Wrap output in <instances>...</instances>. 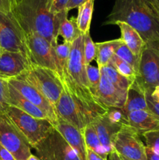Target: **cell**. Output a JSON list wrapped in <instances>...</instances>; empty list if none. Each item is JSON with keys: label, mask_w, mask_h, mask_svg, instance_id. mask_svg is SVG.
Masks as SVG:
<instances>
[{"label": "cell", "mask_w": 159, "mask_h": 160, "mask_svg": "<svg viewBox=\"0 0 159 160\" xmlns=\"http://www.w3.org/2000/svg\"><path fill=\"white\" fill-rule=\"evenodd\" d=\"M83 53H84V59L85 65L87 66L90 64V62L96 59L97 48L96 44L92 40L90 35V33L84 34V48H83Z\"/></svg>", "instance_id": "cell-30"}, {"label": "cell", "mask_w": 159, "mask_h": 160, "mask_svg": "<svg viewBox=\"0 0 159 160\" xmlns=\"http://www.w3.org/2000/svg\"><path fill=\"white\" fill-rule=\"evenodd\" d=\"M151 95H152V97L154 98V99L159 102V85L157 86V87L154 88V90L153 91Z\"/></svg>", "instance_id": "cell-43"}, {"label": "cell", "mask_w": 159, "mask_h": 160, "mask_svg": "<svg viewBox=\"0 0 159 160\" xmlns=\"http://www.w3.org/2000/svg\"><path fill=\"white\" fill-rule=\"evenodd\" d=\"M120 156V158H121L122 160H132V159H127V158H126V157H123V156Z\"/></svg>", "instance_id": "cell-45"}, {"label": "cell", "mask_w": 159, "mask_h": 160, "mask_svg": "<svg viewBox=\"0 0 159 160\" xmlns=\"http://www.w3.org/2000/svg\"><path fill=\"white\" fill-rule=\"evenodd\" d=\"M113 148L119 156L132 160H147L146 146L140 134L131 127L123 125L115 136Z\"/></svg>", "instance_id": "cell-9"}, {"label": "cell", "mask_w": 159, "mask_h": 160, "mask_svg": "<svg viewBox=\"0 0 159 160\" xmlns=\"http://www.w3.org/2000/svg\"><path fill=\"white\" fill-rule=\"evenodd\" d=\"M123 43L121 38L114 39L103 42H97L96 62L99 68L104 67L110 62L111 59L115 54L117 48Z\"/></svg>", "instance_id": "cell-21"}, {"label": "cell", "mask_w": 159, "mask_h": 160, "mask_svg": "<svg viewBox=\"0 0 159 160\" xmlns=\"http://www.w3.org/2000/svg\"><path fill=\"white\" fill-rule=\"evenodd\" d=\"M2 48H1V44H0V55L2 54Z\"/></svg>", "instance_id": "cell-47"}, {"label": "cell", "mask_w": 159, "mask_h": 160, "mask_svg": "<svg viewBox=\"0 0 159 160\" xmlns=\"http://www.w3.org/2000/svg\"><path fill=\"white\" fill-rule=\"evenodd\" d=\"M142 136L145 139L146 146L159 156V128L145 133Z\"/></svg>", "instance_id": "cell-32"}, {"label": "cell", "mask_w": 159, "mask_h": 160, "mask_svg": "<svg viewBox=\"0 0 159 160\" xmlns=\"http://www.w3.org/2000/svg\"><path fill=\"white\" fill-rule=\"evenodd\" d=\"M5 115L26 138L31 148L45 138L54 128L49 120L35 118L14 106H9Z\"/></svg>", "instance_id": "cell-5"}, {"label": "cell", "mask_w": 159, "mask_h": 160, "mask_svg": "<svg viewBox=\"0 0 159 160\" xmlns=\"http://www.w3.org/2000/svg\"><path fill=\"white\" fill-rule=\"evenodd\" d=\"M72 44L64 43L57 45L55 47V56L57 73H59L61 79H62L64 74L67 71L69 59H70V50Z\"/></svg>", "instance_id": "cell-25"}, {"label": "cell", "mask_w": 159, "mask_h": 160, "mask_svg": "<svg viewBox=\"0 0 159 160\" xmlns=\"http://www.w3.org/2000/svg\"><path fill=\"white\" fill-rule=\"evenodd\" d=\"M51 6V0H20L10 15L23 34L37 33L55 47L58 45L59 27L67 18L69 12L64 10L60 13H52Z\"/></svg>", "instance_id": "cell-1"}, {"label": "cell", "mask_w": 159, "mask_h": 160, "mask_svg": "<svg viewBox=\"0 0 159 160\" xmlns=\"http://www.w3.org/2000/svg\"><path fill=\"white\" fill-rule=\"evenodd\" d=\"M123 109L126 113L137 110H149L146 100V90L136 79L127 90Z\"/></svg>", "instance_id": "cell-19"}, {"label": "cell", "mask_w": 159, "mask_h": 160, "mask_svg": "<svg viewBox=\"0 0 159 160\" xmlns=\"http://www.w3.org/2000/svg\"><path fill=\"white\" fill-rule=\"evenodd\" d=\"M69 0H51V12L52 13H60L62 11L66 10L65 7Z\"/></svg>", "instance_id": "cell-36"}, {"label": "cell", "mask_w": 159, "mask_h": 160, "mask_svg": "<svg viewBox=\"0 0 159 160\" xmlns=\"http://www.w3.org/2000/svg\"><path fill=\"white\" fill-rule=\"evenodd\" d=\"M86 71H87V81H88L89 88L92 92L94 96L95 97L97 92H98V87H99L100 81L101 78V68L89 64L86 66Z\"/></svg>", "instance_id": "cell-28"}, {"label": "cell", "mask_w": 159, "mask_h": 160, "mask_svg": "<svg viewBox=\"0 0 159 160\" xmlns=\"http://www.w3.org/2000/svg\"><path fill=\"white\" fill-rule=\"evenodd\" d=\"M0 145L8 150L16 160H27L32 154L31 146L26 138L5 114H0Z\"/></svg>", "instance_id": "cell-8"}, {"label": "cell", "mask_w": 159, "mask_h": 160, "mask_svg": "<svg viewBox=\"0 0 159 160\" xmlns=\"http://www.w3.org/2000/svg\"><path fill=\"white\" fill-rule=\"evenodd\" d=\"M115 55H116L118 57H119L120 59H123V61H125V62H127L128 64H129V65L133 68V70H135L136 73H137V76H138L140 58L136 56L135 55L131 52V50L123 43H123L119 45V47L117 48Z\"/></svg>", "instance_id": "cell-27"}, {"label": "cell", "mask_w": 159, "mask_h": 160, "mask_svg": "<svg viewBox=\"0 0 159 160\" xmlns=\"http://www.w3.org/2000/svg\"><path fill=\"white\" fill-rule=\"evenodd\" d=\"M0 44L2 51L26 54L24 34L10 13L0 12Z\"/></svg>", "instance_id": "cell-11"}, {"label": "cell", "mask_w": 159, "mask_h": 160, "mask_svg": "<svg viewBox=\"0 0 159 160\" xmlns=\"http://www.w3.org/2000/svg\"><path fill=\"white\" fill-rule=\"evenodd\" d=\"M31 63L23 52L3 51L0 55V78L15 79L29 69Z\"/></svg>", "instance_id": "cell-13"}, {"label": "cell", "mask_w": 159, "mask_h": 160, "mask_svg": "<svg viewBox=\"0 0 159 160\" xmlns=\"http://www.w3.org/2000/svg\"><path fill=\"white\" fill-rule=\"evenodd\" d=\"M54 128L63 137L70 146L76 151L81 160H87V147L82 131L58 118Z\"/></svg>", "instance_id": "cell-16"}, {"label": "cell", "mask_w": 159, "mask_h": 160, "mask_svg": "<svg viewBox=\"0 0 159 160\" xmlns=\"http://www.w3.org/2000/svg\"><path fill=\"white\" fill-rule=\"evenodd\" d=\"M9 103L11 106H14L35 118L48 120L50 121L48 116L43 110L28 101L10 84H9Z\"/></svg>", "instance_id": "cell-20"}, {"label": "cell", "mask_w": 159, "mask_h": 160, "mask_svg": "<svg viewBox=\"0 0 159 160\" xmlns=\"http://www.w3.org/2000/svg\"><path fill=\"white\" fill-rule=\"evenodd\" d=\"M124 22L140 34L146 45L159 42V18L143 0H115L104 24Z\"/></svg>", "instance_id": "cell-2"}, {"label": "cell", "mask_w": 159, "mask_h": 160, "mask_svg": "<svg viewBox=\"0 0 159 160\" xmlns=\"http://www.w3.org/2000/svg\"><path fill=\"white\" fill-rule=\"evenodd\" d=\"M115 25L119 28L121 32L120 38L123 43L131 50L132 53L137 57H141L142 52L146 47V43L141 36L134 28L124 22H116Z\"/></svg>", "instance_id": "cell-18"}, {"label": "cell", "mask_w": 159, "mask_h": 160, "mask_svg": "<svg viewBox=\"0 0 159 160\" xmlns=\"http://www.w3.org/2000/svg\"><path fill=\"white\" fill-rule=\"evenodd\" d=\"M17 79L23 80L38 90L55 108L63 92V82L55 70L38 66L29 69Z\"/></svg>", "instance_id": "cell-4"}, {"label": "cell", "mask_w": 159, "mask_h": 160, "mask_svg": "<svg viewBox=\"0 0 159 160\" xmlns=\"http://www.w3.org/2000/svg\"><path fill=\"white\" fill-rule=\"evenodd\" d=\"M33 148L40 160H81L55 128Z\"/></svg>", "instance_id": "cell-7"}, {"label": "cell", "mask_w": 159, "mask_h": 160, "mask_svg": "<svg viewBox=\"0 0 159 160\" xmlns=\"http://www.w3.org/2000/svg\"><path fill=\"white\" fill-rule=\"evenodd\" d=\"M20 0H0V12L3 13H10L16 5Z\"/></svg>", "instance_id": "cell-35"}, {"label": "cell", "mask_w": 159, "mask_h": 160, "mask_svg": "<svg viewBox=\"0 0 159 160\" xmlns=\"http://www.w3.org/2000/svg\"><path fill=\"white\" fill-rule=\"evenodd\" d=\"M94 0H87L78 7L76 23L82 34L90 33V23L93 16Z\"/></svg>", "instance_id": "cell-22"}, {"label": "cell", "mask_w": 159, "mask_h": 160, "mask_svg": "<svg viewBox=\"0 0 159 160\" xmlns=\"http://www.w3.org/2000/svg\"><path fill=\"white\" fill-rule=\"evenodd\" d=\"M27 160H40V159H39V158L37 157V156H34V155L31 154V156H30L29 157H28Z\"/></svg>", "instance_id": "cell-44"}, {"label": "cell", "mask_w": 159, "mask_h": 160, "mask_svg": "<svg viewBox=\"0 0 159 160\" xmlns=\"http://www.w3.org/2000/svg\"><path fill=\"white\" fill-rule=\"evenodd\" d=\"M157 83H158V85H159V69H158V74H157Z\"/></svg>", "instance_id": "cell-46"}, {"label": "cell", "mask_w": 159, "mask_h": 160, "mask_svg": "<svg viewBox=\"0 0 159 160\" xmlns=\"http://www.w3.org/2000/svg\"><path fill=\"white\" fill-rule=\"evenodd\" d=\"M0 160H1V159H0Z\"/></svg>", "instance_id": "cell-48"}, {"label": "cell", "mask_w": 159, "mask_h": 160, "mask_svg": "<svg viewBox=\"0 0 159 160\" xmlns=\"http://www.w3.org/2000/svg\"><path fill=\"white\" fill-rule=\"evenodd\" d=\"M23 34L26 54L31 65L46 67L57 72L55 47L37 33L29 32Z\"/></svg>", "instance_id": "cell-6"}, {"label": "cell", "mask_w": 159, "mask_h": 160, "mask_svg": "<svg viewBox=\"0 0 159 160\" xmlns=\"http://www.w3.org/2000/svg\"><path fill=\"white\" fill-rule=\"evenodd\" d=\"M147 160H159V156L152 151L151 148L146 146Z\"/></svg>", "instance_id": "cell-41"}, {"label": "cell", "mask_w": 159, "mask_h": 160, "mask_svg": "<svg viewBox=\"0 0 159 160\" xmlns=\"http://www.w3.org/2000/svg\"><path fill=\"white\" fill-rule=\"evenodd\" d=\"M82 132L87 148H89V149L99 154L102 157L108 159V154L106 152L104 148L101 145L98 134H97L92 123H90L87 126H86L82 131Z\"/></svg>", "instance_id": "cell-24"}, {"label": "cell", "mask_w": 159, "mask_h": 160, "mask_svg": "<svg viewBox=\"0 0 159 160\" xmlns=\"http://www.w3.org/2000/svg\"><path fill=\"white\" fill-rule=\"evenodd\" d=\"M10 106L9 84L8 80L0 78V114H5Z\"/></svg>", "instance_id": "cell-31"}, {"label": "cell", "mask_w": 159, "mask_h": 160, "mask_svg": "<svg viewBox=\"0 0 159 160\" xmlns=\"http://www.w3.org/2000/svg\"><path fill=\"white\" fill-rule=\"evenodd\" d=\"M107 116L111 120L121 125H128V113L123 109L118 108H108Z\"/></svg>", "instance_id": "cell-33"}, {"label": "cell", "mask_w": 159, "mask_h": 160, "mask_svg": "<svg viewBox=\"0 0 159 160\" xmlns=\"http://www.w3.org/2000/svg\"><path fill=\"white\" fill-rule=\"evenodd\" d=\"M101 71L102 74L104 75L106 78L118 88L121 89V90L126 91L127 92L128 89L131 86V84L133 83L135 80L129 79V78H126V77L123 76L120 74L116 69L109 62L104 67H101Z\"/></svg>", "instance_id": "cell-23"}, {"label": "cell", "mask_w": 159, "mask_h": 160, "mask_svg": "<svg viewBox=\"0 0 159 160\" xmlns=\"http://www.w3.org/2000/svg\"><path fill=\"white\" fill-rule=\"evenodd\" d=\"M87 0H69L68 3L66 5V7H65V9L69 12L71 9H75V8H78L80 5L85 2Z\"/></svg>", "instance_id": "cell-39"}, {"label": "cell", "mask_w": 159, "mask_h": 160, "mask_svg": "<svg viewBox=\"0 0 159 160\" xmlns=\"http://www.w3.org/2000/svg\"><path fill=\"white\" fill-rule=\"evenodd\" d=\"M148 7L159 18V0H143Z\"/></svg>", "instance_id": "cell-37"}, {"label": "cell", "mask_w": 159, "mask_h": 160, "mask_svg": "<svg viewBox=\"0 0 159 160\" xmlns=\"http://www.w3.org/2000/svg\"><path fill=\"white\" fill-rule=\"evenodd\" d=\"M91 123L94 128L101 145L106 152L109 155L115 152L113 148L114 139L123 125L111 120L107 114L98 117Z\"/></svg>", "instance_id": "cell-15"}, {"label": "cell", "mask_w": 159, "mask_h": 160, "mask_svg": "<svg viewBox=\"0 0 159 160\" xmlns=\"http://www.w3.org/2000/svg\"><path fill=\"white\" fill-rule=\"evenodd\" d=\"M153 92L146 90V100L147 103L148 109L155 115L157 118H159V102L154 99L151 94Z\"/></svg>", "instance_id": "cell-34"}, {"label": "cell", "mask_w": 159, "mask_h": 160, "mask_svg": "<svg viewBox=\"0 0 159 160\" xmlns=\"http://www.w3.org/2000/svg\"><path fill=\"white\" fill-rule=\"evenodd\" d=\"M0 159L1 160H16L15 158H14V156L1 145H0Z\"/></svg>", "instance_id": "cell-38"}, {"label": "cell", "mask_w": 159, "mask_h": 160, "mask_svg": "<svg viewBox=\"0 0 159 160\" xmlns=\"http://www.w3.org/2000/svg\"><path fill=\"white\" fill-rule=\"evenodd\" d=\"M108 157V160H122L119 155H118L116 152H113L110 153Z\"/></svg>", "instance_id": "cell-42"}, {"label": "cell", "mask_w": 159, "mask_h": 160, "mask_svg": "<svg viewBox=\"0 0 159 160\" xmlns=\"http://www.w3.org/2000/svg\"><path fill=\"white\" fill-rule=\"evenodd\" d=\"M8 81L9 84L12 85L20 95L43 110L48 116L50 121L54 126L58 120L55 108L38 90L23 80L15 78V79L8 80Z\"/></svg>", "instance_id": "cell-12"}, {"label": "cell", "mask_w": 159, "mask_h": 160, "mask_svg": "<svg viewBox=\"0 0 159 160\" xmlns=\"http://www.w3.org/2000/svg\"><path fill=\"white\" fill-rule=\"evenodd\" d=\"M126 91L121 90L114 86L104 74L101 73V81L95 98L98 102L106 108L124 109L126 101Z\"/></svg>", "instance_id": "cell-14"}, {"label": "cell", "mask_w": 159, "mask_h": 160, "mask_svg": "<svg viewBox=\"0 0 159 160\" xmlns=\"http://www.w3.org/2000/svg\"><path fill=\"white\" fill-rule=\"evenodd\" d=\"M55 110L58 118L80 131L101 117L87 105L72 95L65 87L55 106Z\"/></svg>", "instance_id": "cell-3"}, {"label": "cell", "mask_w": 159, "mask_h": 160, "mask_svg": "<svg viewBox=\"0 0 159 160\" xmlns=\"http://www.w3.org/2000/svg\"><path fill=\"white\" fill-rule=\"evenodd\" d=\"M159 69V42L146 45L142 52L136 80L145 90L153 92L157 86Z\"/></svg>", "instance_id": "cell-10"}, {"label": "cell", "mask_w": 159, "mask_h": 160, "mask_svg": "<svg viewBox=\"0 0 159 160\" xmlns=\"http://www.w3.org/2000/svg\"><path fill=\"white\" fill-rule=\"evenodd\" d=\"M87 160H108V159L102 157L99 154L89 148H87Z\"/></svg>", "instance_id": "cell-40"}, {"label": "cell", "mask_w": 159, "mask_h": 160, "mask_svg": "<svg viewBox=\"0 0 159 160\" xmlns=\"http://www.w3.org/2000/svg\"><path fill=\"white\" fill-rule=\"evenodd\" d=\"M81 32L78 28L76 19L65 18L60 24L59 30V35L63 38L64 42L72 44L75 40L81 35Z\"/></svg>", "instance_id": "cell-26"}, {"label": "cell", "mask_w": 159, "mask_h": 160, "mask_svg": "<svg viewBox=\"0 0 159 160\" xmlns=\"http://www.w3.org/2000/svg\"><path fill=\"white\" fill-rule=\"evenodd\" d=\"M110 63L116 69L117 71L120 74L126 77V78L132 80H135L136 78L137 77V73H136L133 68L129 64H128L127 62L123 61L119 57H118L116 55H114L113 57L111 59Z\"/></svg>", "instance_id": "cell-29"}, {"label": "cell", "mask_w": 159, "mask_h": 160, "mask_svg": "<svg viewBox=\"0 0 159 160\" xmlns=\"http://www.w3.org/2000/svg\"><path fill=\"white\" fill-rule=\"evenodd\" d=\"M128 126L140 135L159 128V118L150 110H137L128 113Z\"/></svg>", "instance_id": "cell-17"}]
</instances>
